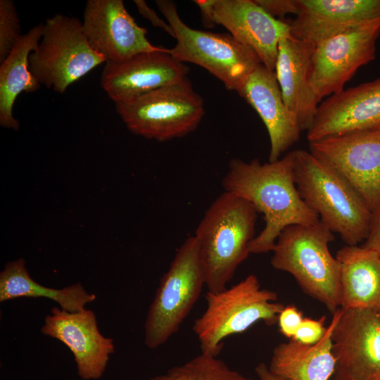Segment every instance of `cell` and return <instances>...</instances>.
<instances>
[{"instance_id": "cell-9", "label": "cell", "mask_w": 380, "mask_h": 380, "mask_svg": "<svg viewBox=\"0 0 380 380\" xmlns=\"http://www.w3.org/2000/svg\"><path fill=\"white\" fill-rule=\"evenodd\" d=\"M115 104L132 133L158 141L180 138L194 131L205 113L203 100L187 78Z\"/></svg>"}, {"instance_id": "cell-29", "label": "cell", "mask_w": 380, "mask_h": 380, "mask_svg": "<svg viewBox=\"0 0 380 380\" xmlns=\"http://www.w3.org/2000/svg\"><path fill=\"white\" fill-rule=\"evenodd\" d=\"M269 15L279 20H285L288 14L298 13L297 0H255Z\"/></svg>"}, {"instance_id": "cell-3", "label": "cell", "mask_w": 380, "mask_h": 380, "mask_svg": "<svg viewBox=\"0 0 380 380\" xmlns=\"http://www.w3.org/2000/svg\"><path fill=\"white\" fill-rule=\"evenodd\" d=\"M258 212L238 195L224 191L208 207L195 236L208 291L227 288L238 267L250 254Z\"/></svg>"}, {"instance_id": "cell-20", "label": "cell", "mask_w": 380, "mask_h": 380, "mask_svg": "<svg viewBox=\"0 0 380 380\" xmlns=\"http://www.w3.org/2000/svg\"><path fill=\"white\" fill-rule=\"evenodd\" d=\"M313 49L291 33L284 35L279 42L274 69L283 100L302 131L310 127L319 104L310 85Z\"/></svg>"}, {"instance_id": "cell-12", "label": "cell", "mask_w": 380, "mask_h": 380, "mask_svg": "<svg viewBox=\"0 0 380 380\" xmlns=\"http://www.w3.org/2000/svg\"><path fill=\"white\" fill-rule=\"evenodd\" d=\"M333 315L336 369L352 380H380V309L339 308Z\"/></svg>"}, {"instance_id": "cell-13", "label": "cell", "mask_w": 380, "mask_h": 380, "mask_svg": "<svg viewBox=\"0 0 380 380\" xmlns=\"http://www.w3.org/2000/svg\"><path fill=\"white\" fill-rule=\"evenodd\" d=\"M82 30L91 47L106 62L119 63L144 52L167 49L153 45L122 0H88Z\"/></svg>"}, {"instance_id": "cell-5", "label": "cell", "mask_w": 380, "mask_h": 380, "mask_svg": "<svg viewBox=\"0 0 380 380\" xmlns=\"http://www.w3.org/2000/svg\"><path fill=\"white\" fill-rule=\"evenodd\" d=\"M205 297L206 308L192 328L201 353L215 357L227 337L243 333L259 321L274 324L284 308L277 302L276 292L261 289L254 274L221 291H208Z\"/></svg>"}, {"instance_id": "cell-14", "label": "cell", "mask_w": 380, "mask_h": 380, "mask_svg": "<svg viewBox=\"0 0 380 380\" xmlns=\"http://www.w3.org/2000/svg\"><path fill=\"white\" fill-rule=\"evenodd\" d=\"M44 335L56 338L72 352L78 376L97 380L104 374L110 355L115 352L113 340L100 332L96 315L89 309L68 312L53 307L41 328Z\"/></svg>"}, {"instance_id": "cell-24", "label": "cell", "mask_w": 380, "mask_h": 380, "mask_svg": "<svg viewBox=\"0 0 380 380\" xmlns=\"http://www.w3.org/2000/svg\"><path fill=\"white\" fill-rule=\"evenodd\" d=\"M18 298H46L63 310L77 312L96 297L80 283L58 289L42 286L30 277L25 260L19 258L7 263L0 273V302Z\"/></svg>"}, {"instance_id": "cell-10", "label": "cell", "mask_w": 380, "mask_h": 380, "mask_svg": "<svg viewBox=\"0 0 380 380\" xmlns=\"http://www.w3.org/2000/svg\"><path fill=\"white\" fill-rule=\"evenodd\" d=\"M380 18L366 22L327 38L314 46L310 85L320 103L344 89L357 70L376 58Z\"/></svg>"}, {"instance_id": "cell-22", "label": "cell", "mask_w": 380, "mask_h": 380, "mask_svg": "<svg viewBox=\"0 0 380 380\" xmlns=\"http://www.w3.org/2000/svg\"><path fill=\"white\" fill-rule=\"evenodd\" d=\"M335 322L333 315L324 336L315 344L289 339L277 345L272 351L270 370L288 380H331L336 369L331 340Z\"/></svg>"}, {"instance_id": "cell-31", "label": "cell", "mask_w": 380, "mask_h": 380, "mask_svg": "<svg viewBox=\"0 0 380 380\" xmlns=\"http://www.w3.org/2000/svg\"><path fill=\"white\" fill-rule=\"evenodd\" d=\"M360 246L380 254V206L373 213L369 236Z\"/></svg>"}, {"instance_id": "cell-17", "label": "cell", "mask_w": 380, "mask_h": 380, "mask_svg": "<svg viewBox=\"0 0 380 380\" xmlns=\"http://www.w3.org/2000/svg\"><path fill=\"white\" fill-rule=\"evenodd\" d=\"M214 15L217 25L251 49L261 63L274 72L279 42L290 33L286 20L273 18L255 0H216Z\"/></svg>"}, {"instance_id": "cell-11", "label": "cell", "mask_w": 380, "mask_h": 380, "mask_svg": "<svg viewBox=\"0 0 380 380\" xmlns=\"http://www.w3.org/2000/svg\"><path fill=\"white\" fill-rule=\"evenodd\" d=\"M309 148L348 181L372 213L380 206V128L309 142Z\"/></svg>"}, {"instance_id": "cell-16", "label": "cell", "mask_w": 380, "mask_h": 380, "mask_svg": "<svg viewBox=\"0 0 380 380\" xmlns=\"http://www.w3.org/2000/svg\"><path fill=\"white\" fill-rule=\"evenodd\" d=\"M189 68L164 51L144 52L119 63L106 62L101 83L115 102L134 100L152 91L179 82Z\"/></svg>"}, {"instance_id": "cell-23", "label": "cell", "mask_w": 380, "mask_h": 380, "mask_svg": "<svg viewBox=\"0 0 380 380\" xmlns=\"http://www.w3.org/2000/svg\"><path fill=\"white\" fill-rule=\"evenodd\" d=\"M43 23L34 26L21 35L11 53L0 65V125L18 130L19 122L13 115L18 96L23 91L32 93L40 84L29 69V56L41 40Z\"/></svg>"}, {"instance_id": "cell-7", "label": "cell", "mask_w": 380, "mask_h": 380, "mask_svg": "<svg viewBox=\"0 0 380 380\" xmlns=\"http://www.w3.org/2000/svg\"><path fill=\"white\" fill-rule=\"evenodd\" d=\"M205 284L195 236L177 249L160 279L144 324V343L155 349L166 343L179 329L198 300Z\"/></svg>"}, {"instance_id": "cell-4", "label": "cell", "mask_w": 380, "mask_h": 380, "mask_svg": "<svg viewBox=\"0 0 380 380\" xmlns=\"http://www.w3.org/2000/svg\"><path fill=\"white\" fill-rule=\"evenodd\" d=\"M333 232L320 220L308 225L293 224L278 236L271 265L291 274L303 291L334 314L340 308L341 265L329 244Z\"/></svg>"}, {"instance_id": "cell-1", "label": "cell", "mask_w": 380, "mask_h": 380, "mask_svg": "<svg viewBox=\"0 0 380 380\" xmlns=\"http://www.w3.org/2000/svg\"><path fill=\"white\" fill-rule=\"evenodd\" d=\"M222 185L250 202L263 215L265 225L248 246L250 253L272 251L281 232L293 224H312L319 220L300 197L295 182L294 153L265 163L233 158Z\"/></svg>"}, {"instance_id": "cell-26", "label": "cell", "mask_w": 380, "mask_h": 380, "mask_svg": "<svg viewBox=\"0 0 380 380\" xmlns=\"http://www.w3.org/2000/svg\"><path fill=\"white\" fill-rule=\"evenodd\" d=\"M21 37L20 20L14 2L0 1V62L2 63Z\"/></svg>"}, {"instance_id": "cell-33", "label": "cell", "mask_w": 380, "mask_h": 380, "mask_svg": "<svg viewBox=\"0 0 380 380\" xmlns=\"http://www.w3.org/2000/svg\"><path fill=\"white\" fill-rule=\"evenodd\" d=\"M255 373L258 380H288L272 373L264 362L258 364L255 367Z\"/></svg>"}, {"instance_id": "cell-6", "label": "cell", "mask_w": 380, "mask_h": 380, "mask_svg": "<svg viewBox=\"0 0 380 380\" xmlns=\"http://www.w3.org/2000/svg\"><path fill=\"white\" fill-rule=\"evenodd\" d=\"M158 8L175 32L177 43L169 53L182 63L198 65L219 79L229 90L238 92L248 77L261 65L257 54L230 34L189 27L180 18L176 4L156 0Z\"/></svg>"}, {"instance_id": "cell-32", "label": "cell", "mask_w": 380, "mask_h": 380, "mask_svg": "<svg viewBox=\"0 0 380 380\" xmlns=\"http://www.w3.org/2000/svg\"><path fill=\"white\" fill-rule=\"evenodd\" d=\"M215 1L216 0H198L194 1L200 9L202 23L205 27L212 28L217 25L214 15Z\"/></svg>"}, {"instance_id": "cell-2", "label": "cell", "mask_w": 380, "mask_h": 380, "mask_svg": "<svg viewBox=\"0 0 380 380\" xmlns=\"http://www.w3.org/2000/svg\"><path fill=\"white\" fill-rule=\"evenodd\" d=\"M294 153L295 182L308 206L348 246H357L369 236L373 213L336 170L310 151Z\"/></svg>"}, {"instance_id": "cell-25", "label": "cell", "mask_w": 380, "mask_h": 380, "mask_svg": "<svg viewBox=\"0 0 380 380\" xmlns=\"http://www.w3.org/2000/svg\"><path fill=\"white\" fill-rule=\"evenodd\" d=\"M148 380H255L231 369L217 357L201 353Z\"/></svg>"}, {"instance_id": "cell-28", "label": "cell", "mask_w": 380, "mask_h": 380, "mask_svg": "<svg viewBox=\"0 0 380 380\" xmlns=\"http://www.w3.org/2000/svg\"><path fill=\"white\" fill-rule=\"evenodd\" d=\"M303 313L294 305H287L281 311L278 317L279 331L286 337L291 339L303 319Z\"/></svg>"}, {"instance_id": "cell-8", "label": "cell", "mask_w": 380, "mask_h": 380, "mask_svg": "<svg viewBox=\"0 0 380 380\" xmlns=\"http://www.w3.org/2000/svg\"><path fill=\"white\" fill-rule=\"evenodd\" d=\"M103 63L106 59L89 45L81 21L63 14L43 23L41 40L29 56L36 81L59 94Z\"/></svg>"}, {"instance_id": "cell-19", "label": "cell", "mask_w": 380, "mask_h": 380, "mask_svg": "<svg viewBox=\"0 0 380 380\" xmlns=\"http://www.w3.org/2000/svg\"><path fill=\"white\" fill-rule=\"evenodd\" d=\"M237 93L256 111L267 130L269 161L279 160L300 139L302 130L283 100L274 72L260 65Z\"/></svg>"}, {"instance_id": "cell-30", "label": "cell", "mask_w": 380, "mask_h": 380, "mask_svg": "<svg viewBox=\"0 0 380 380\" xmlns=\"http://www.w3.org/2000/svg\"><path fill=\"white\" fill-rule=\"evenodd\" d=\"M134 4L136 5L139 13L145 18L148 20L153 26L161 28L163 31L167 33L171 37H175V32L172 27L167 22L161 19L157 13L151 8L144 0H134Z\"/></svg>"}, {"instance_id": "cell-15", "label": "cell", "mask_w": 380, "mask_h": 380, "mask_svg": "<svg viewBox=\"0 0 380 380\" xmlns=\"http://www.w3.org/2000/svg\"><path fill=\"white\" fill-rule=\"evenodd\" d=\"M380 128V77L329 96L319 104L307 139Z\"/></svg>"}, {"instance_id": "cell-18", "label": "cell", "mask_w": 380, "mask_h": 380, "mask_svg": "<svg viewBox=\"0 0 380 380\" xmlns=\"http://www.w3.org/2000/svg\"><path fill=\"white\" fill-rule=\"evenodd\" d=\"M287 20L291 34L313 46L357 25L380 18V0H297Z\"/></svg>"}, {"instance_id": "cell-27", "label": "cell", "mask_w": 380, "mask_h": 380, "mask_svg": "<svg viewBox=\"0 0 380 380\" xmlns=\"http://www.w3.org/2000/svg\"><path fill=\"white\" fill-rule=\"evenodd\" d=\"M326 317L318 319L309 317L303 318L294 336L291 338L306 345H313L319 341L324 336L327 327H325Z\"/></svg>"}, {"instance_id": "cell-34", "label": "cell", "mask_w": 380, "mask_h": 380, "mask_svg": "<svg viewBox=\"0 0 380 380\" xmlns=\"http://www.w3.org/2000/svg\"><path fill=\"white\" fill-rule=\"evenodd\" d=\"M331 380H352L350 378L341 372L340 371L336 369L335 373L332 376Z\"/></svg>"}, {"instance_id": "cell-21", "label": "cell", "mask_w": 380, "mask_h": 380, "mask_svg": "<svg viewBox=\"0 0 380 380\" xmlns=\"http://www.w3.org/2000/svg\"><path fill=\"white\" fill-rule=\"evenodd\" d=\"M336 258L341 265L340 308L380 309V254L346 245Z\"/></svg>"}]
</instances>
